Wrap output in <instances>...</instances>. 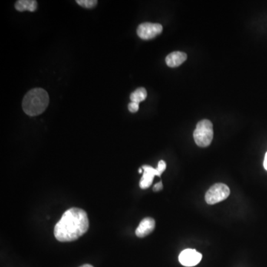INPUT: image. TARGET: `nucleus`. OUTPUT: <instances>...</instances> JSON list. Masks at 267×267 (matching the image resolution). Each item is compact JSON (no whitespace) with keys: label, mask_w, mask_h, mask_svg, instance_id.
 Returning <instances> with one entry per match:
<instances>
[{"label":"nucleus","mask_w":267,"mask_h":267,"mask_svg":"<svg viewBox=\"0 0 267 267\" xmlns=\"http://www.w3.org/2000/svg\"><path fill=\"white\" fill-rule=\"evenodd\" d=\"M89 221L87 213L80 208H71L65 212L54 227V236L60 242H71L88 232Z\"/></svg>","instance_id":"f257e3e1"},{"label":"nucleus","mask_w":267,"mask_h":267,"mask_svg":"<svg viewBox=\"0 0 267 267\" xmlns=\"http://www.w3.org/2000/svg\"><path fill=\"white\" fill-rule=\"evenodd\" d=\"M49 104V96L45 90L40 88L31 89L22 100V109L29 116H37L44 112Z\"/></svg>","instance_id":"f03ea898"},{"label":"nucleus","mask_w":267,"mask_h":267,"mask_svg":"<svg viewBox=\"0 0 267 267\" xmlns=\"http://www.w3.org/2000/svg\"><path fill=\"white\" fill-rule=\"evenodd\" d=\"M213 125L208 120L198 122L193 136L195 143L200 147H207L213 140Z\"/></svg>","instance_id":"7ed1b4c3"},{"label":"nucleus","mask_w":267,"mask_h":267,"mask_svg":"<svg viewBox=\"0 0 267 267\" xmlns=\"http://www.w3.org/2000/svg\"><path fill=\"white\" fill-rule=\"evenodd\" d=\"M230 195V189L223 183L213 185L205 195L206 203L209 205L216 204L226 200Z\"/></svg>","instance_id":"20e7f679"},{"label":"nucleus","mask_w":267,"mask_h":267,"mask_svg":"<svg viewBox=\"0 0 267 267\" xmlns=\"http://www.w3.org/2000/svg\"><path fill=\"white\" fill-rule=\"evenodd\" d=\"M163 31V26L159 23L144 22L140 24L137 28L138 37L142 40H152L160 35Z\"/></svg>","instance_id":"39448f33"},{"label":"nucleus","mask_w":267,"mask_h":267,"mask_svg":"<svg viewBox=\"0 0 267 267\" xmlns=\"http://www.w3.org/2000/svg\"><path fill=\"white\" fill-rule=\"evenodd\" d=\"M202 255L195 249H187L183 250L179 255V261L184 267H194L201 261Z\"/></svg>","instance_id":"423d86ee"},{"label":"nucleus","mask_w":267,"mask_h":267,"mask_svg":"<svg viewBox=\"0 0 267 267\" xmlns=\"http://www.w3.org/2000/svg\"><path fill=\"white\" fill-rule=\"evenodd\" d=\"M143 169V175L140 181V186L141 189H146L152 186L155 176L160 177L161 173L158 169H154L150 166L145 165L142 167Z\"/></svg>","instance_id":"0eeeda50"},{"label":"nucleus","mask_w":267,"mask_h":267,"mask_svg":"<svg viewBox=\"0 0 267 267\" xmlns=\"http://www.w3.org/2000/svg\"><path fill=\"white\" fill-rule=\"evenodd\" d=\"M155 228V221L152 218H146L142 220L135 231L138 238H145L153 232Z\"/></svg>","instance_id":"6e6552de"},{"label":"nucleus","mask_w":267,"mask_h":267,"mask_svg":"<svg viewBox=\"0 0 267 267\" xmlns=\"http://www.w3.org/2000/svg\"><path fill=\"white\" fill-rule=\"evenodd\" d=\"M187 59V54L181 51H174L166 57V63L170 68H176L183 64Z\"/></svg>","instance_id":"1a4fd4ad"},{"label":"nucleus","mask_w":267,"mask_h":267,"mask_svg":"<svg viewBox=\"0 0 267 267\" xmlns=\"http://www.w3.org/2000/svg\"><path fill=\"white\" fill-rule=\"evenodd\" d=\"M15 8L18 11H28L34 12L37 8V2L35 0H19L16 2Z\"/></svg>","instance_id":"9d476101"},{"label":"nucleus","mask_w":267,"mask_h":267,"mask_svg":"<svg viewBox=\"0 0 267 267\" xmlns=\"http://www.w3.org/2000/svg\"><path fill=\"white\" fill-rule=\"evenodd\" d=\"M147 97V91L144 88H139L137 90L132 93L130 99L134 103H140L146 100Z\"/></svg>","instance_id":"9b49d317"},{"label":"nucleus","mask_w":267,"mask_h":267,"mask_svg":"<svg viewBox=\"0 0 267 267\" xmlns=\"http://www.w3.org/2000/svg\"><path fill=\"white\" fill-rule=\"evenodd\" d=\"M77 4L85 8H93L97 5V0H77Z\"/></svg>","instance_id":"f8f14e48"},{"label":"nucleus","mask_w":267,"mask_h":267,"mask_svg":"<svg viewBox=\"0 0 267 267\" xmlns=\"http://www.w3.org/2000/svg\"><path fill=\"white\" fill-rule=\"evenodd\" d=\"M129 110L132 113L137 112V111L139 110V103H134V102L129 103Z\"/></svg>","instance_id":"ddd939ff"},{"label":"nucleus","mask_w":267,"mask_h":267,"mask_svg":"<svg viewBox=\"0 0 267 267\" xmlns=\"http://www.w3.org/2000/svg\"><path fill=\"white\" fill-rule=\"evenodd\" d=\"M157 169H158V171L160 173H163L166 169V162H165L164 160H160L158 163V166H157Z\"/></svg>","instance_id":"4468645a"},{"label":"nucleus","mask_w":267,"mask_h":267,"mask_svg":"<svg viewBox=\"0 0 267 267\" xmlns=\"http://www.w3.org/2000/svg\"><path fill=\"white\" fill-rule=\"evenodd\" d=\"M163 188V183H162V182L160 181L158 183H157V184H155V186H154L153 191L154 192H159V191L162 190Z\"/></svg>","instance_id":"2eb2a0df"},{"label":"nucleus","mask_w":267,"mask_h":267,"mask_svg":"<svg viewBox=\"0 0 267 267\" xmlns=\"http://www.w3.org/2000/svg\"><path fill=\"white\" fill-rule=\"evenodd\" d=\"M264 166L266 170L267 171V152L266 153L265 157H264Z\"/></svg>","instance_id":"dca6fc26"},{"label":"nucleus","mask_w":267,"mask_h":267,"mask_svg":"<svg viewBox=\"0 0 267 267\" xmlns=\"http://www.w3.org/2000/svg\"><path fill=\"white\" fill-rule=\"evenodd\" d=\"M80 267H94L92 265H90V264H84V265L81 266Z\"/></svg>","instance_id":"f3484780"},{"label":"nucleus","mask_w":267,"mask_h":267,"mask_svg":"<svg viewBox=\"0 0 267 267\" xmlns=\"http://www.w3.org/2000/svg\"><path fill=\"white\" fill-rule=\"evenodd\" d=\"M139 172H140V173H141V172H142V169H139Z\"/></svg>","instance_id":"a211bd4d"}]
</instances>
